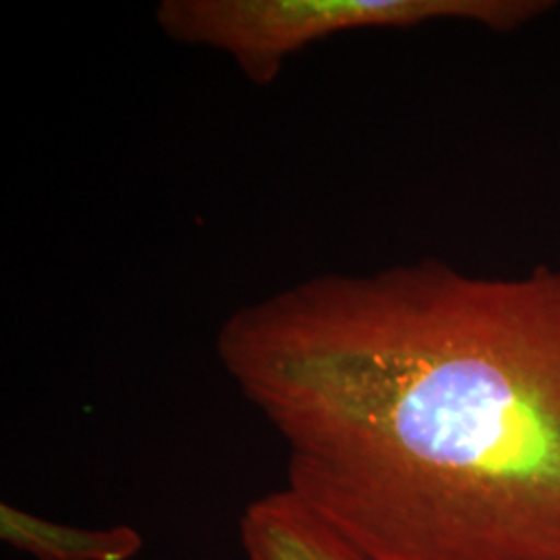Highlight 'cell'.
<instances>
[{"instance_id": "7a4b0ae2", "label": "cell", "mask_w": 560, "mask_h": 560, "mask_svg": "<svg viewBox=\"0 0 560 560\" xmlns=\"http://www.w3.org/2000/svg\"><path fill=\"white\" fill-rule=\"evenodd\" d=\"M552 7L546 0H162L156 20L171 40L222 52L247 80L268 85L289 57L345 32L434 21L511 32Z\"/></svg>"}, {"instance_id": "6da1fadb", "label": "cell", "mask_w": 560, "mask_h": 560, "mask_svg": "<svg viewBox=\"0 0 560 560\" xmlns=\"http://www.w3.org/2000/svg\"><path fill=\"white\" fill-rule=\"evenodd\" d=\"M287 486L363 560H560V266L322 275L222 324Z\"/></svg>"}, {"instance_id": "3957f363", "label": "cell", "mask_w": 560, "mask_h": 560, "mask_svg": "<svg viewBox=\"0 0 560 560\" xmlns=\"http://www.w3.org/2000/svg\"><path fill=\"white\" fill-rule=\"evenodd\" d=\"M240 538L247 560H363L284 488L247 504Z\"/></svg>"}, {"instance_id": "277c9868", "label": "cell", "mask_w": 560, "mask_h": 560, "mask_svg": "<svg viewBox=\"0 0 560 560\" xmlns=\"http://www.w3.org/2000/svg\"><path fill=\"white\" fill-rule=\"evenodd\" d=\"M2 540L38 560H129L143 546L129 525L85 529L25 513L13 504L0 506Z\"/></svg>"}]
</instances>
